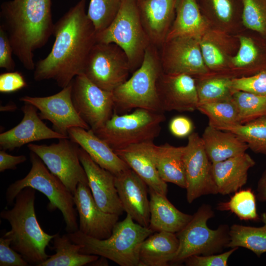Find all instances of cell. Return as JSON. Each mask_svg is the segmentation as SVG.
I'll use <instances>...</instances> for the list:
<instances>
[{
	"label": "cell",
	"instance_id": "obj_1",
	"mask_svg": "<svg viewBox=\"0 0 266 266\" xmlns=\"http://www.w3.org/2000/svg\"><path fill=\"white\" fill-rule=\"evenodd\" d=\"M86 0H79L55 23L50 52L35 66L36 81L54 80L63 88L83 73L85 61L97 42V32L85 10Z\"/></svg>",
	"mask_w": 266,
	"mask_h": 266
},
{
	"label": "cell",
	"instance_id": "obj_2",
	"mask_svg": "<svg viewBox=\"0 0 266 266\" xmlns=\"http://www.w3.org/2000/svg\"><path fill=\"white\" fill-rule=\"evenodd\" d=\"M0 25L13 54L27 70L35 68L34 52L53 33L51 0H11L0 5Z\"/></svg>",
	"mask_w": 266,
	"mask_h": 266
},
{
	"label": "cell",
	"instance_id": "obj_3",
	"mask_svg": "<svg viewBox=\"0 0 266 266\" xmlns=\"http://www.w3.org/2000/svg\"><path fill=\"white\" fill-rule=\"evenodd\" d=\"M35 191L30 187L23 189L16 196L13 207L3 210L0 217L11 226L3 236L11 240V247L30 265L38 266L49 257L45 250L56 234L45 232L38 222L34 208Z\"/></svg>",
	"mask_w": 266,
	"mask_h": 266
},
{
	"label": "cell",
	"instance_id": "obj_4",
	"mask_svg": "<svg viewBox=\"0 0 266 266\" xmlns=\"http://www.w3.org/2000/svg\"><path fill=\"white\" fill-rule=\"evenodd\" d=\"M154 233L127 214L123 220L117 222L107 238H95L79 231L67 234L73 242L82 245L81 253L102 257L120 266H138L140 245Z\"/></svg>",
	"mask_w": 266,
	"mask_h": 266
},
{
	"label": "cell",
	"instance_id": "obj_5",
	"mask_svg": "<svg viewBox=\"0 0 266 266\" xmlns=\"http://www.w3.org/2000/svg\"><path fill=\"white\" fill-rule=\"evenodd\" d=\"M32 164L29 173L23 178L11 184L5 192L7 204H14L16 196L23 189L30 187L43 194L48 199L47 209L50 211L59 210L66 224L67 233L78 231L76 210L73 194L62 181L52 174L41 159L30 151Z\"/></svg>",
	"mask_w": 266,
	"mask_h": 266
},
{
	"label": "cell",
	"instance_id": "obj_6",
	"mask_svg": "<svg viewBox=\"0 0 266 266\" xmlns=\"http://www.w3.org/2000/svg\"><path fill=\"white\" fill-rule=\"evenodd\" d=\"M163 72L159 48L151 44L145 51L141 66L112 92L114 111L142 108L164 113L157 90L158 80Z\"/></svg>",
	"mask_w": 266,
	"mask_h": 266
},
{
	"label": "cell",
	"instance_id": "obj_7",
	"mask_svg": "<svg viewBox=\"0 0 266 266\" xmlns=\"http://www.w3.org/2000/svg\"><path fill=\"white\" fill-rule=\"evenodd\" d=\"M164 113L136 108L120 115L114 111L111 117L93 131L114 150L146 141H153L166 120Z\"/></svg>",
	"mask_w": 266,
	"mask_h": 266
},
{
	"label": "cell",
	"instance_id": "obj_8",
	"mask_svg": "<svg viewBox=\"0 0 266 266\" xmlns=\"http://www.w3.org/2000/svg\"><path fill=\"white\" fill-rule=\"evenodd\" d=\"M96 40L119 46L127 55L131 72L136 70L151 44L141 22L136 0H124L109 25L97 33Z\"/></svg>",
	"mask_w": 266,
	"mask_h": 266
},
{
	"label": "cell",
	"instance_id": "obj_9",
	"mask_svg": "<svg viewBox=\"0 0 266 266\" xmlns=\"http://www.w3.org/2000/svg\"><path fill=\"white\" fill-rule=\"evenodd\" d=\"M214 215L211 206L203 204L193 215L186 226L176 233L179 239L178 250L169 264H180L193 255H207L221 252L230 241V228L220 225L210 229L207 221Z\"/></svg>",
	"mask_w": 266,
	"mask_h": 266
},
{
	"label": "cell",
	"instance_id": "obj_10",
	"mask_svg": "<svg viewBox=\"0 0 266 266\" xmlns=\"http://www.w3.org/2000/svg\"><path fill=\"white\" fill-rule=\"evenodd\" d=\"M131 73L127 55L117 45L97 42L85 61L83 73L100 88L113 92Z\"/></svg>",
	"mask_w": 266,
	"mask_h": 266
},
{
	"label": "cell",
	"instance_id": "obj_11",
	"mask_svg": "<svg viewBox=\"0 0 266 266\" xmlns=\"http://www.w3.org/2000/svg\"><path fill=\"white\" fill-rule=\"evenodd\" d=\"M27 147L72 194L79 183L88 186L87 175L79 157L80 146L69 137L59 139L57 143L49 145L29 143Z\"/></svg>",
	"mask_w": 266,
	"mask_h": 266
},
{
	"label": "cell",
	"instance_id": "obj_12",
	"mask_svg": "<svg viewBox=\"0 0 266 266\" xmlns=\"http://www.w3.org/2000/svg\"><path fill=\"white\" fill-rule=\"evenodd\" d=\"M71 98L78 114L93 131L105 123L114 111L112 92L100 88L83 73L72 81Z\"/></svg>",
	"mask_w": 266,
	"mask_h": 266
},
{
	"label": "cell",
	"instance_id": "obj_13",
	"mask_svg": "<svg viewBox=\"0 0 266 266\" xmlns=\"http://www.w3.org/2000/svg\"><path fill=\"white\" fill-rule=\"evenodd\" d=\"M183 160L188 203L203 195L218 194L212 173V163L198 133L193 132L188 136Z\"/></svg>",
	"mask_w": 266,
	"mask_h": 266
},
{
	"label": "cell",
	"instance_id": "obj_14",
	"mask_svg": "<svg viewBox=\"0 0 266 266\" xmlns=\"http://www.w3.org/2000/svg\"><path fill=\"white\" fill-rule=\"evenodd\" d=\"M200 38L182 36L166 40L159 48L166 74H186L194 77L208 73L201 52Z\"/></svg>",
	"mask_w": 266,
	"mask_h": 266
},
{
	"label": "cell",
	"instance_id": "obj_15",
	"mask_svg": "<svg viewBox=\"0 0 266 266\" xmlns=\"http://www.w3.org/2000/svg\"><path fill=\"white\" fill-rule=\"evenodd\" d=\"M72 82L58 93L47 97L25 96L19 100L34 106L42 120L49 121L53 130L66 137L68 131L73 127L90 130L89 126L80 117L71 98Z\"/></svg>",
	"mask_w": 266,
	"mask_h": 266
},
{
	"label": "cell",
	"instance_id": "obj_16",
	"mask_svg": "<svg viewBox=\"0 0 266 266\" xmlns=\"http://www.w3.org/2000/svg\"><path fill=\"white\" fill-rule=\"evenodd\" d=\"M73 199L79 216L78 231L95 238L109 237L119 215L102 210L96 202L89 186L82 183L78 184Z\"/></svg>",
	"mask_w": 266,
	"mask_h": 266
},
{
	"label": "cell",
	"instance_id": "obj_17",
	"mask_svg": "<svg viewBox=\"0 0 266 266\" xmlns=\"http://www.w3.org/2000/svg\"><path fill=\"white\" fill-rule=\"evenodd\" d=\"M157 90L163 112L197 110L199 99L196 80L193 76L163 72L158 80Z\"/></svg>",
	"mask_w": 266,
	"mask_h": 266
},
{
	"label": "cell",
	"instance_id": "obj_18",
	"mask_svg": "<svg viewBox=\"0 0 266 266\" xmlns=\"http://www.w3.org/2000/svg\"><path fill=\"white\" fill-rule=\"evenodd\" d=\"M24 103L21 107L24 116L21 122L0 134L1 150L11 151L34 141L68 138L49 128L42 121L34 106L28 102Z\"/></svg>",
	"mask_w": 266,
	"mask_h": 266
},
{
	"label": "cell",
	"instance_id": "obj_19",
	"mask_svg": "<svg viewBox=\"0 0 266 266\" xmlns=\"http://www.w3.org/2000/svg\"><path fill=\"white\" fill-rule=\"evenodd\" d=\"M114 175L115 186L124 211L135 222L148 228L150 212L148 186L130 168Z\"/></svg>",
	"mask_w": 266,
	"mask_h": 266
},
{
	"label": "cell",
	"instance_id": "obj_20",
	"mask_svg": "<svg viewBox=\"0 0 266 266\" xmlns=\"http://www.w3.org/2000/svg\"><path fill=\"white\" fill-rule=\"evenodd\" d=\"M79 157L98 205L105 212L122 215L124 210L115 186V175L96 164L80 147Z\"/></svg>",
	"mask_w": 266,
	"mask_h": 266
},
{
	"label": "cell",
	"instance_id": "obj_21",
	"mask_svg": "<svg viewBox=\"0 0 266 266\" xmlns=\"http://www.w3.org/2000/svg\"><path fill=\"white\" fill-rule=\"evenodd\" d=\"M179 0H136L140 19L151 44L158 48L165 41Z\"/></svg>",
	"mask_w": 266,
	"mask_h": 266
},
{
	"label": "cell",
	"instance_id": "obj_22",
	"mask_svg": "<svg viewBox=\"0 0 266 266\" xmlns=\"http://www.w3.org/2000/svg\"><path fill=\"white\" fill-rule=\"evenodd\" d=\"M153 141H146L115 150V152L150 188L166 196L167 185L159 176L153 155Z\"/></svg>",
	"mask_w": 266,
	"mask_h": 266
},
{
	"label": "cell",
	"instance_id": "obj_23",
	"mask_svg": "<svg viewBox=\"0 0 266 266\" xmlns=\"http://www.w3.org/2000/svg\"><path fill=\"white\" fill-rule=\"evenodd\" d=\"M68 136L82 148L96 164L114 175L130 168L108 144L92 130L73 127L68 131Z\"/></svg>",
	"mask_w": 266,
	"mask_h": 266
},
{
	"label": "cell",
	"instance_id": "obj_24",
	"mask_svg": "<svg viewBox=\"0 0 266 266\" xmlns=\"http://www.w3.org/2000/svg\"><path fill=\"white\" fill-rule=\"evenodd\" d=\"M255 162L246 152L226 160L212 163V173L218 194L234 193L244 186L249 169Z\"/></svg>",
	"mask_w": 266,
	"mask_h": 266
},
{
	"label": "cell",
	"instance_id": "obj_25",
	"mask_svg": "<svg viewBox=\"0 0 266 266\" xmlns=\"http://www.w3.org/2000/svg\"><path fill=\"white\" fill-rule=\"evenodd\" d=\"M150 219L149 228L154 232L165 231L177 233L190 221L193 215L177 209L166 198L148 188Z\"/></svg>",
	"mask_w": 266,
	"mask_h": 266
},
{
	"label": "cell",
	"instance_id": "obj_26",
	"mask_svg": "<svg viewBox=\"0 0 266 266\" xmlns=\"http://www.w3.org/2000/svg\"><path fill=\"white\" fill-rule=\"evenodd\" d=\"M175 233L160 231L153 233L141 243L138 266H167L179 247Z\"/></svg>",
	"mask_w": 266,
	"mask_h": 266
},
{
	"label": "cell",
	"instance_id": "obj_27",
	"mask_svg": "<svg viewBox=\"0 0 266 266\" xmlns=\"http://www.w3.org/2000/svg\"><path fill=\"white\" fill-rule=\"evenodd\" d=\"M201 137L212 163L242 154L249 149L247 144L233 133L217 129L209 124Z\"/></svg>",
	"mask_w": 266,
	"mask_h": 266
},
{
	"label": "cell",
	"instance_id": "obj_28",
	"mask_svg": "<svg viewBox=\"0 0 266 266\" xmlns=\"http://www.w3.org/2000/svg\"><path fill=\"white\" fill-rule=\"evenodd\" d=\"M208 28V24L196 0H179L175 18L166 40L182 36L201 39Z\"/></svg>",
	"mask_w": 266,
	"mask_h": 266
},
{
	"label": "cell",
	"instance_id": "obj_29",
	"mask_svg": "<svg viewBox=\"0 0 266 266\" xmlns=\"http://www.w3.org/2000/svg\"><path fill=\"white\" fill-rule=\"evenodd\" d=\"M185 146H175L168 143L160 145L154 144L153 155L161 178L184 189L186 181L183 155Z\"/></svg>",
	"mask_w": 266,
	"mask_h": 266
},
{
	"label": "cell",
	"instance_id": "obj_30",
	"mask_svg": "<svg viewBox=\"0 0 266 266\" xmlns=\"http://www.w3.org/2000/svg\"><path fill=\"white\" fill-rule=\"evenodd\" d=\"M53 240L55 254L38 266H83L99 259L97 255L81 253L82 245L73 242L67 234L56 233Z\"/></svg>",
	"mask_w": 266,
	"mask_h": 266
},
{
	"label": "cell",
	"instance_id": "obj_31",
	"mask_svg": "<svg viewBox=\"0 0 266 266\" xmlns=\"http://www.w3.org/2000/svg\"><path fill=\"white\" fill-rule=\"evenodd\" d=\"M264 225L254 227L233 224L230 228V241L227 248L243 247L258 257L266 253V212L261 215Z\"/></svg>",
	"mask_w": 266,
	"mask_h": 266
},
{
	"label": "cell",
	"instance_id": "obj_32",
	"mask_svg": "<svg viewBox=\"0 0 266 266\" xmlns=\"http://www.w3.org/2000/svg\"><path fill=\"white\" fill-rule=\"evenodd\" d=\"M221 130L236 134L254 153L266 155V116L245 124L226 127Z\"/></svg>",
	"mask_w": 266,
	"mask_h": 266
},
{
	"label": "cell",
	"instance_id": "obj_33",
	"mask_svg": "<svg viewBox=\"0 0 266 266\" xmlns=\"http://www.w3.org/2000/svg\"><path fill=\"white\" fill-rule=\"evenodd\" d=\"M197 110L206 116L208 124L221 130L239 124L238 111L233 100L218 101L198 104Z\"/></svg>",
	"mask_w": 266,
	"mask_h": 266
},
{
	"label": "cell",
	"instance_id": "obj_34",
	"mask_svg": "<svg viewBox=\"0 0 266 266\" xmlns=\"http://www.w3.org/2000/svg\"><path fill=\"white\" fill-rule=\"evenodd\" d=\"M216 208L220 211H229L241 220H261L257 211L256 196L250 188L235 192L228 201L220 202Z\"/></svg>",
	"mask_w": 266,
	"mask_h": 266
},
{
	"label": "cell",
	"instance_id": "obj_35",
	"mask_svg": "<svg viewBox=\"0 0 266 266\" xmlns=\"http://www.w3.org/2000/svg\"><path fill=\"white\" fill-rule=\"evenodd\" d=\"M232 98L237 109L239 124L266 116V95L234 90Z\"/></svg>",
	"mask_w": 266,
	"mask_h": 266
},
{
	"label": "cell",
	"instance_id": "obj_36",
	"mask_svg": "<svg viewBox=\"0 0 266 266\" xmlns=\"http://www.w3.org/2000/svg\"><path fill=\"white\" fill-rule=\"evenodd\" d=\"M232 79L215 76L196 81L199 104L232 99L234 91Z\"/></svg>",
	"mask_w": 266,
	"mask_h": 266
},
{
	"label": "cell",
	"instance_id": "obj_37",
	"mask_svg": "<svg viewBox=\"0 0 266 266\" xmlns=\"http://www.w3.org/2000/svg\"><path fill=\"white\" fill-rule=\"evenodd\" d=\"M124 0H90L87 14L97 33L107 27L117 15Z\"/></svg>",
	"mask_w": 266,
	"mask_h": 266
},
{
	"label": "cell",
	"instance_id": "obj_38",
	"mask_svg": "<svg viewBox=\"0 0 266 266\" xmlns=\"http://www.w3.org/2000/svg\"><path fill=\"white\" fill-rule=\"evenodd\" d=\"M242 2L244 26L266 36V0H242Z\"/></svg>",
	"mask_w": 266,
	"mask_h": 266
},
{
	"label": "cell",
	"instance_id": "obj_39",
	"mask_svg": "<svg viewBox=\"0 0 266 266\" xmlns=\"http://www.w3.org/2000/svg\"><path fill=\"white\" fill-rule=\"evenodd\" d=\"M239 38V48L236 55L232 59V64L235 67L256 66L260 72L256 65L262 58L261 47L251 38L240 36Z\"/></svg>",
	"mask_w": 266,
	"mask_h": 266
},
{
	"label": "cell",
	"instance_id": "obj_40",
	"mask_svg": "<svg viewBox=\"0 0 266 266\" xmlns=\"http://www.w3.org/2000/svg\"><path fill=\"white\" fill-rule=\"evenodd\" d=\"M232 82L234 90L266 95V69L252 75L233 78Z\"/></svg>",
	"mask_w": 266,
	"mask_h": 266
},
{
	"label": "cell",
	"instance_id": "obj_41",
	"mask_svg": "<svg viewBox=\"0 0 266 266\" xmlns=\"http://www.w3.org/2000/svg\"><path fill=\"white\" fill-rule=\"evenodd\" d=\"M238 248H231L229 251L218 254L191 256L183 263L187 266H227L229 257Z\"/></svg>",
	"mask_w": 266,
	"mask_h": 266
},
{
	"label": "cell",
	"instance_id": "obj_42",
	"mask_svg": "<svg viewBox=\"0 0 266 266\" xmlns=\"http://www.w3.org/2000/svg\"><path fill=\"white\" fill-rule=\"evenodd\" d=\"M200 47L204 63L208 68L217 69L224 66V55L217 45L202 37L200 40Z\"/></svg>",
	"mask_w": 266,
	"mask_h": 266
},
{
	"label": "cell",
	"instance_id": "obj_43",
	"mask_svg": "<svg viewBox=\"0 0 266 266\" xmlns=\"http://www.w3.org/2000/svg\"><path fill=\"white\" fill-rule=\"evenodd\" d=\"M30 265L22 256L11 246V240L0 238V266H28Z\"/></svg>",
	"mask_w": 266,
	"mask_h": 266
},
{
	"label": "cell",
	"instance_id": "obj_44",
	"mask_svg": "<svg viewBox=\"0 0 266 266\" xmlns=\"http://www.w3.org/2000/svg\"><path fill=\"white\" fill-rule=\"evenodd\" d=\"M27 85L26 81L19 71H7L0 75V92L9 94L20 90Z\"/></svg>",
	"mask_w": 266,
	"mask_h": 266
},
{
	"label": "cell",
	"instance_id": "obj_45",
	"mask_svg": "<svg viewBox=\"0 0 266 266\" xmlns=\"http://www.w3.org/2000/svg\"><path fill=\"white\" fill-rule=\"evenodd\" d=\"M13 49L8 35L0 26V67L7 71H14L15 63L13 59Z\"/></svg>",
	"mask_w": 266,
	"mask_h": 266
},
{
	"label": "cell",
	"instance_id": "obj_46",
	"mask_svg": "<svg viewBox=\"0 0 266 266\" xmlns=\"http://www.w3.org/2000/svg\"><path fill=\"white\" fill-rule=\"evenodd\" d=\"M168 127L173 136L184 138L188 137L193 132L194 124L188 117L179 115L173 117L170 120Z\"/></svg>",
	"mask_w": 266,
	"mask_h": 266
},
{
	"label": "cell",
	"instance_id": "obj_47",
	"mask_svg": "<svg viewBox=\"0 0 266 266\" xmlns=\"http://www.w3.org/2000/svg\"><path fill=\"white\" fill-rule=\"evenodd\" d=\"M212 9L216 17L221 21L228 22L233 14L232 0H209Z\"/></svg>",
	"mask_w": 266,
	"mask_h": 266
},
{
	"label": "cell",
	"instance_id": "obj_48",
	"mask_svg": "<svg viewBox=\"0 0 266 266\" xmlns=\"http://www.w3.org/2000/svg\"><path fill=\"white\" fill-rule=\"evenodd\" d=\"M27 161L24 155L13 156L8 154L5 150L0 151V172L8 169H15L17 166Z\"/></svg>",
	"mask_w": 266,
	"mask_h": 266
},
{
	"label": "cell",
	"instance_id": "obj_49",
	"mask_svg": "<svg viewBox=\"0 0 266 266\" xmlns=\"http://www.w3.org/2000/svg\"><path fill=\"white\" fill-rule=\"evenodd\" d=\"M257 198L261 202L266 201V169L260 178L257 188Z\"/></svg>",
	"mask_w": 266,
	"mask_h": 266
},
{
	"label": "cell",
	"instance_id": "obj_50",
	"mask_svg": "<svg viewBox=\"0 0 266 266\" xmlns=\"http://www.w3.org/2000/svg\"><path fill=\"white\" fill-rule=\"evenodd\" d=\"M16 109V106L13 103H10L5 106H0L1 111H12Z\"/></svg>",
	"mask_w": 266,
	"mask_h": 266
}]
</instances>
